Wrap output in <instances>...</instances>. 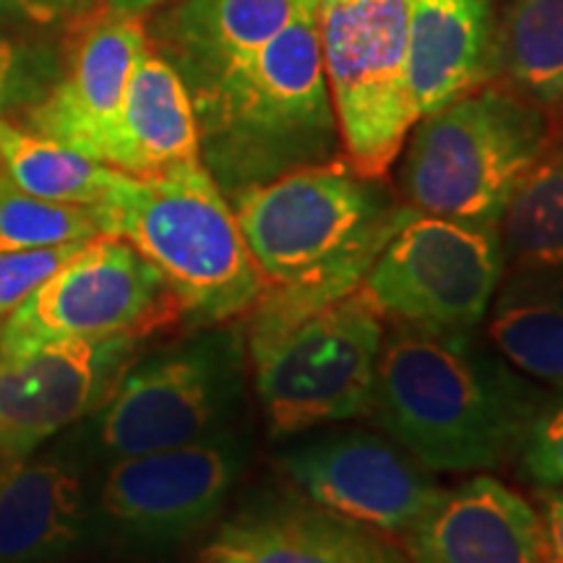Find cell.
<instances>
[{"mask_svg":"<svg viewBox=\"0 0 563 563\" xmlns=\"http://www.w3.org/2000/svg\"><path fill=\"white\" fill-rule=\"evenodd\" d=\"M485 319L488 342L511 368L563 391V269L504 272Z\"/></svg>","mask_w":563,"mask_h":563,"instance_id":"21","label":"cell"},{"mask_svg":"<svg viewBox=\"0 0 563 563\" xmlns=\"http://www.w3.org/2000/svg\"><path fill=\"white\" fill-rule=\"evenodd\" d=\"M412 0H321L316 13L323 74L342 157L384 178L418 123L410 95Z\"/></svg>","mask_w":563,"mask_h":563,"instance_id":"8","label":"cell"},{"mask_svg":"<svg viewBox=\"0 0 563 563\" xmlns=\"http://www.w3.org/2000/svg\"><path fill=\"white\" fill-rule=\"evenodd\" d=\"M410 563H548L543 519L522 493L475 475L405 534Z\"/></svg>","mask_w":563,"mask_h":563,"instance_id":"16","label":"cell"},{"mask_svg":"<svg viewBox=\"0 0 563 563\" xmlns=\"http://www.w3.org/2000/svg\"><path fill=\"white\" fill-rule=\"evenodd\" d=\"M553 394L477 329L386 323L371 415L431 473H490L517 460Z\"/></svg>","mask_w":563,"mask_h":563,"instance_id":"1","label":"cell"},{"mask_svg":"<svg viewBox=\"0 0 563 563\" xmlns=\"http://www.w3.org/2000/svg\"><path fill=\"white\" fill-rule=\"evenodd\" d=\"M133 344V336L68 340L0 355V456L24 460L70 422L100 410Z\"/></svg>","mask_w":563,"mask_h":563,"instance_id":"13","label":"cell"},{"mask_svg":"<svg viewBox=\"0 0 563 563\" xmlns=\"http://www.w3.org/2000/svg\"><path fill=\"white\" fill-rule=\"evenodd\" d=\"M538 511L543 519L548 563H563V488L540 490Z\"/></svg>","mask_w":563,"mask_h":563,"instance_id":"30","label":"cell"},{"mask_svg":"<svg viewBox=\"0 0 563 563\" xmlns=\"http://www.w3.org/2000/svg\"><path fill=\"white\" fill-rule=\"evenodd\" d=\"M245 376L249 352L241 323L199 329L123 371L97 410V449L115 462L220 433L243 402Z\"/></svg>","mask_w":563,"mask_h":563,"instance_id":"7","label":"cell"},{"mask_svg":"<svg viewBox=\"0 0 563 563\" xmlns=\"http://www.w3.org/2000/svg\"><path fill=\"white\" fill-rule=\"evenodd\" d=\"M249 454V441L230 426L186 446L123 456L104 475L97 514L131 543H178L222 511Z\"/></svg>","mask_w":563,"mask_h":563,"instance_id":"11","label":"cell"},{"mask_svg":"<svg viewBox=\"0 0 563 563\" xmlns=\"http://www.w3.org/2000/svg\"><path fill=\"white\" fill-rule=\"evenodd\" d=\"M180 319L159 272L112 235H97L45 279L0 327V355H26L68 340H141Z\"/></svg>","mask_w":563,"mask_h":563,"instance_id":"10","label":"cell"},{"mask_svg":"<svg viewBox=\"0 0 563 563\" xmlns=\"http://www.w3.org/2000/svg\"><path fill=\"white\" fill-rule=\"evenodd\" d=\"M34 70H37V63L26 51L0 34V110L9 108L13 100H24L32 95L34 81H37Z\"/></svg>","mask_w":563,"mask_h":563,"instance_id":"29","label":"cell"},{"mask_svg":"<svg viewBox=\"0 0 563 563\" xmlns=\"http://www.w3.org/2000/svg\"><path fill=\"white\" fill-rule=\"evenodd\" d=\"M519 473L538 490L563 488V391L534 418L517 454Z\"/></svg>","mask_w":563,"mask_h":563,"instance_id":"26","label":"cell"},{"mask_svg":"<svg viewBox=\"0 0 563 563\" xmlns=\"http://www.w3.org/2000/svg\"><path fill=\"white\" fill-rule=\"evenodd\" d=\"M0 170L40 199L95 207L112 191L121 173L84 157L58 141L21 131L0 115Z\"/></svg>","mask_w":563,"mask_h":563,"instance_id":"24","label":"cell"},{"mask_svg":"<svg viewBox=\"0 0 563 563\" xmlns=\"http://www.w3.org/2000/svg\"><path fill=\"white\" fill-rule=\"evenodd\" d=\"M493 81L563 115V0H506L493 32Z\"/></svg>","mask_w":563,"mask_h":563,"instance_id":"22","label":"cell"},{"mask_svg":"<svg viewBox=\"0 0 563 563\" xmlns=\"http://www.w3.org/2000/svg\"><path fill=\"white\" fill-rule=\"evenodd\" d=\"M95 241V238H91ZM89 243V241H87ZM87 243L55 245V249L0 251V323L16 311L45 279H51L63 264Z\"/></svg>","mask_w":563,"mask_h":563,"instance_id":"27","label":"cell"},{"mask_svg":"<svg viewBox=\"0 0 563 563\" xmlns=\"http://www.w3.org/2000/svg\"><path fill=\"white\" fill-rule=\"evenodd\" d=\"M266 290L262 298L313 308L355 292L391 235L415 211L384 178L344 157L300 167L228 196Z\"/></svg>","mask_w":563,"mask_h":563,"instance_id":"2","label":"cell"},{"mask_svg":"<svg viewBox=\"0 0 563 563\" xmlns=\"http://www.w3.org/2000/svg\"><path fill=\"white\" fill-rule=\"evenodd\" d=\"M102 235L91 207L40 199L0 170V251L55 249Z\"/></svg>","mask_w":563,"mask_h":563,"instance_id":"25","label":"cell"},{"mask_svg":"<svg viewBox=\"0 0 563 563\" xmlns=\"http://www.w3.org/2000/svg\"><path fill=\"white\" fill-rule=\"evenodd\" d=\"M91 209L102 235L121 238L159 272L191 327L230 323L262 300L266 285L235 211L201 159L152 175L121 173Z\"/></svg>","mask_w":563,"mask_h":563,"instance_id":"4","label":"cell"},{"mask_svg":"<svg viewBox=\"0 0 563 563\" xmlns=\"http://www.w3.org/2000/svg\"><path fill=\"white\" fill-rule=\"evenodd\" d=\"M0 470V563H45L84 530L81 483L53 460H9Z\"/></svg>","mask_w":563,"mask_h":563,"instance_id":"20","label":"cell"},{"mask_svg":"<svg viewBox=\"0 0 563 563\" xmlns=\"http://www.w3.org/2000/svg\"><path fill=\"white\" fill-rule=\"evenodd\" d=\"M97 0H0V16L51 26L58 21H79L95 11Z\"/></svg>","mask_w":563,"mask_h":563,"instance_id":"28","label":"cell"},{"mask_svg":"<svg viewBox=\"0 0 563 563\" xmlns=\"http://www.w3.org/2000/svg\"><path fill=\"white\" fill-rule=\"evenodd\" d=\"M277 464L306 501L389 538L407 534L446 490L389 435L355 428L298 435Z\"/></svg>","mask_w":563,"mask_h":563,"instance_id":"12","label":"cell"},{"mask_svg":"<svg viewBox=\"0 0 563 563\" xmlns=\"http://www.w3.org/2000/svg\"><path fill=\"white\" fill-rule=\"evenodd\" d=\"M504 272L498 224L415 211L378 253L357 292L384 323L477 329Z\"/></svg>","mask_w":563,"mask_h":563,"instance_id":"9","label":"cell"},{"mask_svg":"<svg viewBox=\"0 0 563 563\" xmlns=\"http://www.w3.org/2000/svg\"><path fill=\"white\" fill-rule=\"evenodd\" d=\"M295 3H298V9H300L302 13H308V16L316 19V13H319V3H321V0H295Z\"/></svg>","mask_w":563,"mask_h":563,"instance_id":"32","label":"cell"},{"mask_svg":"<svg viewBox=\"0 0 563 563\" xmlns=\"http://www.w3.org/2000/svg\"><path fill=\"white\" fill-rule=\"evenodd\" d=\"M146 47L141 19L108 9L79 19L66 70L30 110L32 131L104 165L125 87Z\"/></svg>","mask_w":563,"mask_h":563,"instance_id":"14","label":"cell"},{"mask_svg":"<svg viewBox=\"0 0 563 563\" xmlns=\"http://www.w3.org/2000/svg\"><path fill=\"white\" fill-rule=\"evenodd\" d=\"M201 563H410L389 534L302 496H264L224 522Z\"/></svg>","mask_w":563,"mask_h":563,"instance_id":"15","label":"cell"},{"mask_svg":"<svg viewBox=\"0 0 563 563\" xmlns=\"http://www.w3.org/2000/svg\"><path fill=\"white\" fill-rule=\"evenodd\" d=\"M298 13L295 0H183L162 19V47L194 89L262 51Z\"/></svg>","mask_w":563,"mask_h":563,"instance_id":"19","label":"cell"},{"mask_svg":"<svg viewBox=\"0 0 563 563\" xmlns=\"http://www.w3.org/2000/svg\"><path fill=\"white\" fill-rule=\"evenodd\" d=\"M384 332L357 290L313 308L258 300L243 334L272 439L371 415Z\"/></svg>","mask_w":563,"mask_h":563,"instance_id":"5","label":"cell"},{"mask_svg":"<svg viewBox=\"0 0 563 563\" xmlns=\"http://www.w3.org/2000/svg\"><path fill=\"white\" fill-rule=\"evenodd\" d=\"M188 95L201 162L224 196L342 157L319 32L308 13Z\"/></svg>","mask_w":563,"mask_h":563,"instance_id":"3","label":"cell"},{"mask_svg":"<svg viewBox=\"0 0 563 563\" xmlns=\"http://www.w3.org/2000/svg\"><path fill=\"white\" fill-rule=\"evenodd\" d=\"M201 159L199 123L186 81L150 45L133 68L104 165L125 175H152Z\"/></svg>","mask_w":563,"mask_h":563,"instance_id":"18","label":"cell"},{"mask_svg":"<svg viewBox=\"0 0 563 563\" xmlns=\"http://www.w3.org/2000/svg\"><path fill=\"white\" fill-rule=\"evenodd\" d=\"M496 0H412L410 95L418 121L493 81Z\"/></svg>","mask_w":563,"mask_h":563,"instance_id":"17","label":"cell"},{"mask_svg":"<svg viewBox=\"0 0 563 563\" xmlns=\"http://www.w3.org/2000/svg\"><path fill=\"white\" fill-rule=\"evenodd\" d=\"M551 141L548 112L504 84H483L412 125L399 167L402 203L418 214L498 224Z\"/></svg>","mask_w":563,"mask_h":563,"instance_id":"6","label":"cell"},{"mask_svg":"<svg viewBox=\"0 0 563 563\" xmlns=\"http://www.w3.org/2000/svg\"><path fill=\"white\" fill-rule=\"evenodd\" d=\"M498 235L511 269H563V139L514 188Z\"/></svg>","mask_w":563,"mask_h":563,"instance_id":"23","label":"cell"},{"mask_svg":"<svg viewBox=\"0 0 563 563\" xmlns=\"http://www.w3.org/2000/svg\"><path fill=\"white\" fill-rule=\"evenodd\" d=\"M162 3H165V0H104V9L118 13V16L141 19L144 13H150Z\"/></svg>","mask_w":563,"mask_h":563,"instance_id":"31","label":"cell"}]
</instances>
